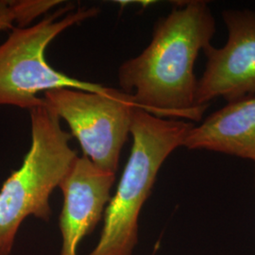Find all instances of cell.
Returning <instances> with one entry per match:
<instances>
[{"mask_svg": "<svg viewBox=\"0 0 255 255\" xmlns=\"http://www.w3.org/2000/svg\"><path fill=\"white\" fill-rule=\"evenodd\" d=\"M215 32L207 1L180 4L156 22L144 51L121 64L119 85L132 95L137 107L154 117L200 122L207 108L197 103L194 67Z\"/></svg>", "mask_w": 255, "mask_h": 255, "instance_id": "cell-1", "label": "cell"}, {"mask_svg": "<svg viewBox=\"0 0 255 255\" xmlns=\"http://www.w3.org/2000/svg\"><path fill=\"white\" fill-rule=\"evenodd\" d=\"M72 4L56 9L30 27H13L0 45V106L32 109L44 105L40 92L69 88L106 93L109 87L83 82L55 70L46 62V47L65 29L97 16V8L75 10Z\"/></svg>", "mask_w": 255, "mask_h": 255, "instance_id": "cell-4", "label": "cell"}, {"mask_svg": "<svg viewBox=\"0 0 255 255\" xmlns=\"http://www.w3.org/2000/svg\"><path fill=\"white\" fill-rule=\"evenodd\" d=\"M31 145L20 168L0 189V255L11 253L23 220L29 216L48 220L49 198L79 157L69 146L72 134L61 127V119L44 105L29 110Z\"/></svg>", "mask_w": 255, "mask_h": 255, "instance_id": "cell-3", "label": "cell"}, {"mask_svg": "<svg viewBox=\"0 0 255 255\" xmlns=\"http://www.w3.org/2000/svg\"></svg>", "mask_w": 255, "mask_h": 255, "instance_id": "cell-10", "label": "cell"}, {"mask_svg": "<svg viewBox=\"0 0 255 255\" xmlns=\"http://www.w3.org/2000/svg\"><path fill=\"white\" fill-rule=\"evenodd\" d=\"M44 101L69 125L84 156L99 168L116 174L136 107L132 95L114 88L106 93L62 88L45 92Z\"/></svg>", "mask_w": 255, "mask_h": 255, "instance_id": "cell-5", "label": "cell"}, {"mask_svg": "<svg viewBox=\"0 0 255 255\" xmlns=\"http://www.w3.org/2000/svg\"><path fill=\"white\" fill-rule=\"evenodd\" d=\"M182 146L237 156L255 163V96L228 102L201 125H194Z\"/></svg>", "mask_w": 255, "mask_h": 255, "instance_id": "cell-8", "label": "cell"}, {"mask_svg": "<svg viewBox=\"0 0 255 255\" xmlns=\"http://www.w3.org/2000/svg\"><path fill=\"white\" fill-rule=\"evenodd\" d=\"M115 181L116 174L99 168L84 155L76 159L59 186L64 195L60 216L61 255H77L82 238L91 233L102 218Z\"/></svg>", "mask_w": 255, "mask_h": 255, "instance_id": "cell-7", "label": "cell"}, {"mask_svg": "<svg viewBox=\"0 0 255 255\" xmlns=\"http://www.w3.org/2000/svg\"><path fill=\"white\" fill-rule=\"evenodd\" d=\"M222 16L228 28L226 45L203 50L207 62L197 87V103L203 108L219 97L231 102L255 96V11L226 9Z\"/></svg>", "mask_w": 255, "mask_h": 255, "instance_id": "cell-6", "label": "cell"}, {"mask_svg": "<svg viewBox=\"0 0 255 255\" xmlns=\"http://www.w3.org/2000/svg\"><path fill=\"white\" fill-rule=\"evenodd\" d=\"M193 126L189 121L157 118L134 107L130 154L105 209L100 241L89 255H131L137 243L138 218L157 174L166 158L182 146Z\"/></svg>", "mask_w": 255, "mask_h": 255, "instance_id": "cell-2", "label": "cell"}, {"mask_svg": "<svg viewBox=\"0 0 255 255\" xmlns=\"http://www.w3.org/2000/svg\"><path fill=\"white\" fill-rule=\"evenodd\" d=\"M63 1L58 0H0V31L27 27L34 19L54 9Z\"/></svg>", "mask_w": 255, "mask_h": 255, "instance_id": "cell-9", "label": "cell"}]
</instances>
